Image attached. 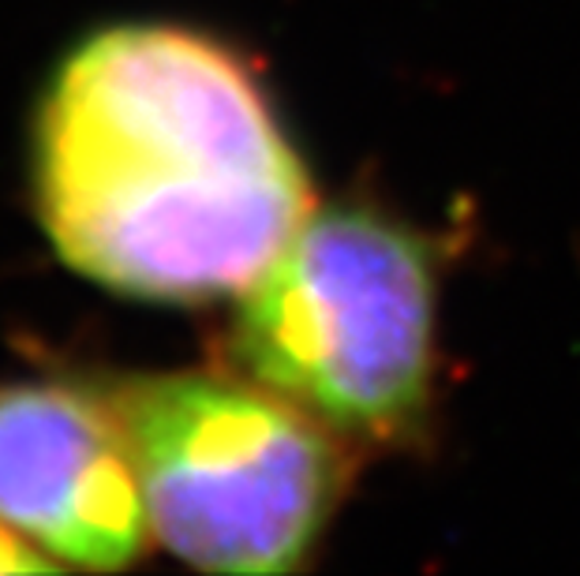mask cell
<instances>
[{
    "mask_svg": "<svg viewBox=\"0 0 580 576\" xmlns=\"http://www.w3.org/2000/svg\"><path fill=\"white\" fill-rule=\"evenodd\" d=\"M38 199L71 270L154 304L243 296L314 213L248 64L166 23L113 27L60 68Z\"/></svg>",
    "mask_w": 580,
    "mask_h": 576,
    "instance_id": "6da1fadb",
    "label": "cell"
},
{
    "mask_svg": "<svg viewBox=\"0 0 580 576\" xmlns=\"http://www.w3.org/2000/svg\"><path fill=\"white\" fill-rule=\"evenodd\" d=\"M232 352L333 435L404 441L434 389L431 247L368 210L311 213L243 292Z\"/></svg>",
    "mask_w": 580,
    "mask_h": 576,
    "instance_id": "7a4b0ae2",
    "label": "cell"
},
{
    "mask_svg": "<svg viewBox=\"0 0 580 576\" xmlns=\"http://www.w3.org/2000/svg\"><path fill=\"white\" fill-rule=\"evenodd\" d=\"M150 532L210 573L303 565L344 490L330 427L229 375L131 378L113 394Z\"/></svg>",
    "mask_w": 580,
    "mask_h": 576,
    "instance_id": "3957f363",
    "label": "cell"
},
{
    "mask_svg": "<svg viewBox=\"0 0 580 576\" xmlns=\"http://www.w3.org/2000/svg\"><path fill=\"white\" fill-rule=\"evenodd\" d=\"M0 520L57 565L139 558L150 524L113 397L68 383L0 386Z\"/></svg>",
    "mask_w": 580,
    "mask_h": 576,
    "instance_id": "277c9868",
    "label": "cell"
},
{
    "mask_svg": "<svg viewBox=\"0 0 580 576\" xmlns=\"http://www.w3.org/2000/svg\"><path fill=\"white\" fill-rule=\"evenodd\" d=\"M46 569H57V562L38 550L30 539H23L8 520H0V573H46Z\"/></svg>",
    "mask_w": 580,
    "mask_h": 576,
    "instance_id": "5b68a950",
    "label": "cell"
}]
</instances>
